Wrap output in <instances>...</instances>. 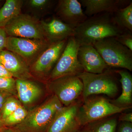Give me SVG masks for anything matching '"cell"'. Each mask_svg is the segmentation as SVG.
<instances>
[{
	"instance_id": "44dd1931",
	"label": "cell",
	"mask_w": 132,
	"mask_h": 132,
	"mask_svg": "<svg viewBox=\"0 0 132 132\" xmlns=\"http://www.w3.org/2000/svg\"><path fill=\"white\" fill-rule=\"evenodd\" d=\"M27 111L21 105L17 109L3 120L5 127H10L21 123L28 115Z\"/></svg>"
},
{
	"instance_id": "7402d4cb",
	"label": "cell",
	"mask_w": 132,
	"mask_h": 132,
	"mask_svg": "<svg viewBox=\"0 0 132 132\" xmlns=\"http://www.w3.org/2000/svg\"><path fill=\"white\" fill-rule=\"evenodd\" d=\"M117 125L116 119L105 120L95 124L87 132H115Z\"/></svg>"
},
{
	"instance_id": "d6986e66",
	"label": "cell",
	"mask_w": 132,
	"mask_h": 132,
	"mask_svg": "<svg viewBox=\"0 0 132 132\" xmlns=\"http://www.w3.org/2000/svg\"><path fill=\"white\" fill-rule=\"evenodd\" d=\"M21 0H7L0 9V28H3L12 19L20 14L22 5Z\"/></svg>"
},
{
	"instance_id": "8fae6325",
	"label": "cell",
	"mask_w": 132,
	"mask_h": 132,
	"mask_svg": "<svg viewBox=\"0 0 132 132\" xmlns=\"http://www.w3.org/2000/svg\"><path fill=\"white\" fill-rule=\"evenodd\" d=\"M68 39L51 43L36 59L32 67L33 71L36 73L45 74L53 68L66 47Z\"/></svg>"
},
{
	"instance_id": "6da1fadb",
	"label": "cell",
	"mask_w": 132,
	"mask_h": 132,
	"mask_svg": "<svg viewBox=\"0 0 132 132\" xmlns=\"http://www.w3.org/2000/svg\"><path fill=\"white\" fill-rule=\"evenodd\" d=\"M124 30L115 24L112 14L102 13L88 17L75 28L73 36L80 46L93 45L105 38H116Z\"/></svg>"
},
{
	"instance_id": "ba28073f",
	"label": "cell",
	"mask_w": 132,
	"mask_h": 132,
	"mask_svg": "<svg viewBox=\"0 0 132 132\" xmlns=\"http://www.w3.org/2000/svg\"><path fill=\"white\" fill-rule=\"evenodd\" d=\"M51 43L47 39L7 36L5 48L20 56L27 63L39 56Z\"/></svg>"
},
{
	"instance_id": "ffe728a7",
	"label": "cell",
	"mask_w": 132,
	"mask_h": 132,
	"mask_svg": "<svg viewBox=\"0 0 132 132\" xmlns=\"http://www.w3.org/2000/svg\"><path fill=\"white\" fill-rule=\"evenodd\" d=\"M115 24L123 30L132 32V2L112 14Z\"/></svg>"
},
{
	"instance_id": "8992f818",
	"label": "cell",
	"mask_w": 132,
	"mask_h": 132,
	"mask_svg": "<svg viewBox=\"0 0 132 132\" xmlns=\"http://www.w3.org/2000/svg\"><path fill=\"white\" fill-rule=\"evenodd\" d=\"M80 45L74 36L68 38L66 47L49 76L51 81L69 76H76L84 72L78 58Z\"/></svg>"
},
{
	"instance_id": "52a82bcc",
	"label": "cell",
	"mask_w": 132,
	"mask_h": 132,
	"mask_svg": "<svg viewBox=\"0 0 132 132\" xmlns=\"http://www.w3.org/2000/svg\"><path fill=\"white\" fill-rule=\"evenodd\" d=\"M4 29L7 36L47 39L41 22L28 15L20 14L10 21Z\"/></svg>"
},
{
	"instance_id": "2e32d148",
	"label": "cell",
	"mask_w": 132,
	"mask_h": 132,
	"mask_svg": "<svg viewBox=\"0 0 132 132\" xmlns=\"http://www.w3.org/2000/svg\"><path fill=\"white\" fill-rule=\"evenodd\" d=\"M0 62L18 79L26 80L30 76L27 62L14 53L7 50L1 51Z\"/></svg>"
},
{
	"instance_id": "484cf974",
	"label": "cell",
	"mask_w": 132,
	"mask_h": 132,
	"mask_svg": "<svg viewBox=\"0 0 132 132\" xmlns=\"http://www.w3.org/2000/svg\"><path fill=\"white\" fill-rule=\"evenodd\" d=\"M51 1L48 0H30L29 1V5L30 7L35 9L43 8L49 5Z\"/></svg>"
},
{
	"instance_id": "cb8c5ba5",
	"label": "cell",
	"mask_w": 132,
	"mask_h": 132,
	"mask_svg": "<svg viewBox=\"0 0 132 132\" xmlns=\"http://www.w3.org/2000/svg\"><path fill=\"white\" fill-rule=\"evenodd\" d=\"M115 38L120 44L132 51L131 32L127 30H124L123 32Z\"/></svg>"
},
{
	"instance_id": "4316f807",
	"label": "cell",
	"mask_w": 132,
	"mask_h": 132,
	"mask_svg": "<svg viewBox=\"0 0 132 132\" xmlns=\"http://www.w3.org/2000/svg\"><path fill=\"white\" fill-rule=\"evenodd\" d=\"M7 37L5 29L0 28V52L5 47Z\"/></svg>"
},
{
	"instance_id": "7c38bea8",
	"label": "cell",
	"mask_w": 132,
	"mask_h": 132,
	"mask_svg": "<svg viewBox=\"0 0 132 132\" xmlns=\"http://www.w3.org/2000/svg\"><path fill=\"white\" fill-rule=\"evenodd\" d=\"M78 58L84 72L101 74L108 69V67L93 45L80 46Z\"/></svg>"
},
{
	"instance_id": "7a4b0ae2",
	"label": "cell",
	"mask_w": 132,
	"mask_h": 132,
	"mask_svg": "<svg viewBox=\"0 0 132 132\" xmlns=\"http://www.w3.org/2000/svg\"><path fill=\"white\" fill-rule=\"evenodd\" d=\"M55 95L33 110L16 128L23 132H46L55 116L62 107Z\"/></svg>"
},
{
	"instance_id": "9c48e42d",
	"label": "cell",
	"mask_w": 132,
	"mask_h": 132,
	"mask_svg": "<svg viewBox=\"0 0 132 132\" xmlns=\"http://www.w3.org/2000/svg\"><path fill=\"white\" fill-rule=\"evenodd\" d=\"M50 88L62 104L65 106L72 104L82 94V81L76 76L62 77L52 81Z\"/></svg>"
},
{
	"instance_id": "83f0119b",
	"label": "cell",
	"mask_w": 132,
	"mask_h": 132,
	"mask_svg": "<svg viewBox=\"0 0 132 132\" xmlns=\"http://www.w3.org/2000/svg\"><path fill=\"white\" fill-rule=\"evenodd\" d=\"M118 132H132V123L123 122L121 125Z\"/></svg>"
},
{
	"instance_id": "5bb4252c",
	"label": "cell",
	"mask_w": 132,
	"mask_h": 132,
	"mask_svg": "<svg viewBox=\"0 0 132 132\" xmlns=\"http://www.w3.org/2000/svg\"><path fill=\"white\" fill-rule=\"evenodd\" d=\"M88 17L102 13L113 14L132 2L128 0H80Z\"/></svg>"
},
{
	"instance_id": "836d02e7",
	"label": "cell",
	"mask_w": 132,
	"mask_h": 132,
	"mask_svg": "<svg viewBox=\"0 0 132 132\" xmlns=\"http://www.w3.org/2000/svg\"><path fill=\"white\" fill-rule=\"evenodd\" d=\"M78 132H87V130H86V131H80Z\"/></svg>"
},
{
	"instance_id": "603a6c76",
	"label": "cell",
	"mask_w": 132,
	"mask_h": 132,
	"mask_svg": "<svg viewBox=\"0 0 132 132\" xmlns=\"http://www.w3.org/2000/svg\"><path fill=\"white\" fill-rule=\"evenodd\" d=\"M20 105V103L16 99L13 97H9L1 110V116L3 120L12 114Z\"/></svg>"
},
{
	"instance_id": "ac0fdd59",
	"label": "cell",
	"mask_w": 132,
	"mask_h": 132,
	"mask_svg": "<svg viewBox=\"0 0 132 132\" xmlns=\"http://www.w3.org/2000/svg\"><path fill=\"white\" fill-rule=\"evenodd\" d=\"M115 72L120 76V80L122 92L120 96L112 102L118 106L126 107L131 106L132 103V76L127 71L117 70Z\"/></svg>"
},
{
	"instance_id": "d6a6232c",
	"label": "cell",
	"mask_w": 132,
	"mask_h": 132,
	"mask_svg": "<svg viewBox=\"0 0 132 132\" xmlns=\"http://www.w3.org/2000/svg\"><path fill=\"white\" fill-rule=\"evenodd\" d=\"M4 124H3V120L2 118L1 115H0V131L4 127Z\"/></svg>"
},
{
	"instance_id": "f1b7e54d",
	"label": "cell",
	"mask_w": 132,
	"mask_h": 132,
	"mask_svg": "<svg viewBox=\"0 0 132 132\" xmlns=\"http://www.w3.org/2000/svg\"><path fill=\"white\" fill-rule=\"evenodd\" d=\"M0 77L3 78H12V74L8 71L6 68L0 62Z\"/></svg>"
},
{
	"instance_id": "5b68a950",
	"label": "cell",
	"mask_w": 132,
	"mask_h": 132,
	"mask_svg": "<svg viewBox=\"0 0 132 132\" xmlns=\"http://www.w3.org/2000/svg\"><path fill=\"white\" fill-rule=\"evenodd\" d=\"M77 76L82 81L84 100L90 95L104 94L113 98L118 94V88L113 74L108 69L101 74L83 72Z\"/></svg>"
},
{
	"instance_id": "1f68e13d",
	"label": "cell",
	"mask_w": 132,
	"mask_h": 132,
	"mask_svg": "<svg viewBox=\"0 0 132 132\" xmlns=\"http://www.w3.org/2000/svg\"><path fill=\"white\" fill-rule=\"evenodd\" d=\"M0 132H23L16 127H4Z\"/></svg>"
},
{
	"instance_id": "e0dca14e",
	"label": "cell",
	"mask_w": 132,
	"mask_h": 132,
	"mask_svg": "<svg viewBox=\"0 0 132 132\" xmlns=\"http://www.w3.org/2000/svg\"><path fill=\"white\" fill-rule=\"evenodd\" d=\"M15 88L19 100L26 105L35 101L42 93L41 89L38 85L26 80H16Z\"/></svg>"
},
{
	"instance_id": "4fadbf2b",
	"label": "cell",
	"mask_w": 132,
	"mask_h": 132,
	"mask_svg": "<svg viewBox=\"0 0 132 132\" xmlns=\"http://www.w3.org/2000/svg\"><path fill=\"white\" fill-rule=\"evenodd\" d=\"M59 19L74 28L87 19L80 3L77 0H61L56 9Z\"/></svg>"
},
{
	"instance_id": "3957f363",
	"label": "cell",
	"mask_w": 132,
	"mask_h": 132,
	"mask_svg": "<svg viewBox=\"0 0 132 132\" xmlns=\"http://www.w3.org/2000/svg\"><path fill=\"white\" fill-rule=\"evenodd\" d=\"M131 107L117 106L103 97L88 98L84 100L82 105L80 106L77 119L80 126H84L121 112Z\"/></svg>"
},
{
	"instance_id": "277c9868",
	"label": "cell",
	"mask_w": 132,
	"mask_h": 132,
	"mask_svg": "<svg viewBox=\"0 0 132 132\" xmlns=\"http://www.w3.org/2000/svg\"><path fill=\"white\" fill-rule=\"evenodd\" d=\"M93 46L109 67L132 71V51L118 42L115 38H105Z\"/></svg>"
},
{
	"instance_id": "9a60e30c",
	"label": "cell",
	"mask_w": 132,
	"mask_h": 132,
	"mask_svg": "<svg viewBox=\"0 0 132 132\" xmlns=\"http://www.w3.org/2000/svg\"><path fill=\"white\" fill-rule=\"evenodd\" d=\"M40 22L45 37L51 43L74 36L75 28L58 18H54L49 21Z\"/></svg>"
},
{
	"instance_id": "d4e9b609",
	"label": "cell",
	"mask_w": 132,
	"mask_h": 132,
	"mask_svg": "<svg viewBox=\"0 0 132 132\" xmlns=\"http://www.w3.org/2000/svg\"><path fill=\"white\" fill-rule=\"evenodd\" d=\"M15 88V80L13 78L0 77V90L11 93Z\"/></svg>"
},
{
	"instance_id": "f546056e",
	"label": "cell",
	"mask_w": 132,
	"mask_h": 132,
	"mask_svg": "<svg viewBox=\"0 0 132 132\" xmlns=\"http://www.w3.org/2000/svg\"><path fill=\"white\" fill-rule=\"evenodd\" d=\"M9 97L8 93L0 90V110L1 111L5 101Z\"/></svg>"
},
{
	"instance_id": "4dcf8cb0",
	"label": "cell",
	"mask_w": 132,
	"mask_h": 132,
	"mask_svg": "<svg viewBox=\"0 0 132 132\" xmlns=\"http://www.w3.org/2000/svg\"><path fill=\"white\" fill-rule=\"evenodd\" d=\"M120 120L123 122H132V113H128L123 114L119 118Z\"/></svg>"
},
{
	"instance_id": "e575fe53",
	"label": "cell",
	"mask_w": 132,
	"mask_h": 132,
	"mask_svg": "<svg viewBox=\"0 0 132 132\" xmlns=\"http://www.w3.org/2000/svg\"></svg>"
},
{
	"instance_id": "30bf717a",
	"label": "cell",
	"mask_w": 132,
	"mask_h": 132,
	"mask_svg": "<svg viewBox=\"0 0 132 132\" xmlns=\"http://www.w3.org/2000/svg\"><path fill=\"white\" fill-rule=\"evenodd\" d=\"M80 105L74 102L58 112L46 132H76L80 126L77 119Z\"/></svg>"
}]
</instances>
